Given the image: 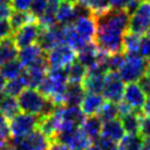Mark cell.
I'll list each match as a JSON object with an SVG mask.
<instances>
[{"instance_id":"6da1fadb","label":"cell","mask_w":150,"mask_h":150,"mask_svg":"<svg viewBox=\"0 0 150 150\" xmlns=\"http://www.w3.org/2000/svg\"><path fill=\"white\" fill-rule=\"evenodd\" d=\"M130 16L126 10L110 9L94 17L96 22V34L94 43L100 51L107 54L124 52L122 38L129 28Z\"/></svg>"},{"instance_id":"7a4b0ae2","label":"cell","mask_w":150,"mask_h":150,"mask_svg":"<svg viewBox=\"0 0 150 150\" xmlns=\"http://www.w3.org/2000/svg\"><path fill=\"white\" fill-rule=\"evenodd\" d=\"M67 83L69 81L65 69H49L38 89L45 97L52 99L56 105H63Z\"/></svg>"},{"instance_id":"3957f363","label":"cell","mask_w":150,"mask_h":150,"mask_svg":"<svg viewBox=\"0 0 150 150\" xmlns=\"http://www.w3.org/2000/svg\"><path fill=\"white\" fill-rule=\"evenodd\" d=\"M150 70L149 60L139 54H126L124 64L118 70V74L124 83H136L147 71Z\"/></svg>"},{"instance_id":"277c9868","label":"cell","mask_w":150,"mask_h":150,"mask_svg":"<svg viewBox=\"0 0 150 150\" xmlns=\"http://www.w3.org/2000/svg\"><path fill=\"white\" fill-rule=\"evenodd\" d=\"M50 140L39 129L25 137H11L9 147L11 150H47Z\"/></svg>"},{"instance_id":"5b68a950","label":"cell","mask_w":150,"mask_h":150,"mask_svg":"<svg viewBox=\"0 0 150 150\" xmlns=\"http://www.w3.org/2000/svg\"><path fill=\"white\" fill-rule=\"evenodd\" d=\"M47 97L38 88H24L18 95L17 100L20 110L32 115H40Z\"/></svg>"},{"instance_id":"8992f818","label":"cell","mask_w":150,"mask_h":150,"mask_svg":"<svg viewBox=\"0 0 150 150\" xmlns=\"http://www.w3.org/2000/svg\"><path fill=\"white\" fill-rule=\"evenodd\" d=\"M40 116L28 112H19L9 119V128L11 137H25L38 129Z\"/></svg>"},{"instance_id":"52a82bcc","label":"cell","mask_w":150,"mask_h":150,"mask_svg":"<svg viewBox=\"0 0 150 150\" xmlns=\"http://www.w3.org/2000/svg\"><path fill=\"white\" fill-rule=\"evenodd\" d=\"M76 52L66 43H61L47 52L49 69H65L76 60Z\"/></svg>"},{"instance_id":"ba28073f","label":"cell","mask_w":150,"mask_h":150,"mask_svg":"<svg viewBox=\"0 0 150 150\" xmlns=\"http://www.w3.org/2000/svg\"><path fill=\"white\" fill-rule=\"evenodd\" d=\"M61 43H65V27L64 25L56 23L49 28L41 27V31L39 33L37 44L45 53Z\"/></svg>"},{"instance_id":"9c48e42d","label":"cell","mask_w":150,"mask_h":150,"mask_svg":"<svg viewBox=\"0 0 150 150\" xmlns=\"http://www.w3.org/2000/svg\"><path fill=\"white\" fill-rule=\"evenodd\" d=\"M125 83L120 79L118 72L108 71L105 75V84L102 92L103 97L108 102L112 103H119L124 98V92H125Z\"/></svg>"},{"instance_id":"30bf717a","label":"cell","mask_w":150,"mask_h":150,"mask_svg":"<svg viewBox=\"0 0 150 150\" xmlns=\"http://www.w3.org/2000/svg\"><path fill=\"white\" fill-rule=\"evenodd\" d=\"M150 25V4L147 1L141 2L136 11L129 18L128 30L137 34L144 35L147 33Z\"/></svg>"},{"instance_id":"8fae6325","label":"cell","mask_w":150,"mask_h":150,"mask_svg":"<svg viewBox=\"0 0 150 150\" xmlns=\"http://www.w3.org/2000/svg\"><path fill=\"white\" fill-rule=\"evenodd\" d=\"M18 60L25 69L35 65H43L49 67L47 61V53L37 43L23 49H20L18 53Z\"/></svg>"},{"instance_id":"7c38bea8","label":"cell","mask_w":150,"mask_h":150,"mask_svg":"<svg viewBox=\"0 0 150 150\" xmlns=\"http://www.w3.org/2000/svg\"><path fill=\"white\" fill-rule=\"evenodd\" d=\"M40 31H41V25L39 24L38 20L32 21L18 29L17 31H14L12 33V39L17 47L20 50V49H23L25 47L37 43Z\"/></svg>"},{"instance_id":"4fadbf2b","label":"cell","mask_w":150,"mask_h":150,"mask_svg":"<svg viewBox=\"0 0 150 150\" xmlns=\"http://www.w3.org/2000/svg\"><path fill=\"white\" fill-rule=\"evenodd\" d=\"M124 100L132 109H142L146 102V95L137 83H128L124 92Z\"/></svg>"},{"instance_id":"5bb4252c","label":"cell","mask_w":150,"mask_h":150,"mask_svg":"<svg viewBox=\"0 0 150 150\" xmlns=\"http://www.w3.org/2000/svg\"><path fill=\"white\" fill-rule=\"evenodd\" d=\"M72 25L85 41L94 42L95 34H96V22L93 16L76 19Z\"/></svg>"},{"instance_id":"9a60e30c","label":"cell","mask_w":150,"mask_h":150,"mask_svg":"<svg viewBox=\"0 0 150 150\" xmlns=\"http://www.w3.org/2000/svg\"><path fill=\"white\" fill-rule=\"evenodd\" d=\"M86 92L82 83H67L63 105L67 106H80L84 99Z\"/></svg>"},{"instance_id":"2e32d148","label":"cell","mask_w":150,"mask_h":150,"mask_svg":"<svg viewBox=\"0 0 150 150\" xmlns=\"http://www.w3.org/2000/svg\"><path fill=\"white\" fill-rule=\"evenodd\" d=\"M105 102L106 99L104 98L102 94L86 93L80 106L85 116H92V115H97V112H99V109L102 108Z\"/></svg>"},{"instance_id":"e0dca14e","label":"cell","mask_w":150,"mask_h":150,"mask_svg":"<svg viewBox=\"0 0 150 150\" xmlns=\"http://www.w3.org/2000/svg\"><path fill=\"white\" fill-rule=\"evenodd\" d=\"M100 135L118 142L122 137L126 135V132H125V129L122 127L120 119L115 118V119H110L107 122H103Z\"/></svg>"},{"instance_id":"ac0fdd59","label":"cell","mask_w":150,"mask_h":150,"mask_svg":"<svg viewBox=\"0 0 150 150\" xmlns=\"http://www.w3.org/2000/svg\"><path fill=\"white\" fill-rule=\"evenodd\" d=\"M19 49L14 43L12 35L0 40V66L18 59Z\"/></svg>"},{"instance_id":"d6986e66","label":"cell","mask_w":150,"mask_h":150,"mask_svg":"<svg viewBox=\"0 0 150 150\" xmlns=\"http://www.w3.org/2000/svg\"><path fill=\"white\" fill-rule=\"evenodd\" d=\"M102 125L103 122L97 115H92V116H86L83 124L81 125V130L84 132L86 137H88L89 139L95 140L98 136H100V131H102Z\"/></svg>"},{"instance_id":"ffe728a7","label":"cell","mask_w":150,"mask_h":150,"mask_svg":"<svg viewBox=\"0 0 150 150\" xmlns=\"http://www.w3.org/2000/svg\"><path fill=\"white\" fill-rule=\"evenodd\" d=\"M49 70L47 66L35 65L30 67H24V75L27 79V84L29 88H38L42 83L43 79L45 77L47 72Z\"/></svg>"},{"instance_id":"44dd1931","label":"cell","mask_w":150,"mask_h":150,"mask_svg":"<svg viewBox=\"0 0 150 150\" xmlns=\"http://www.w3.org/2000/svg\"><path fill=\"white\" fill-rule=\"evenodd\" d=\"M141 114H142L141 109H139V110L132 109L130 112L119 117L126 134H131V135H138L139 134Z\"/></svg>"},{"instance_id":"7402d4cb","label":"cell","mask_w":150,"mask_h":150,"mask_svg":"<svg viewBox=\"0 0 150 150\" xmlns=\"http://www.w3.org/2000/svg\"><path fill=\"white\" fill-rule=\"evenodd\" d=\"M56 21L57 23L62 24L64 27L72 25L75 21L74 5L66 0H63L56 11Z\"/></svg>"},{"instance_id":"603a6c76","label":"cell","mask_w":150,"mask_h":150,"mask_svg":"<svg viewBox=\"0 0 150 150\" xmlns=\"http://www.w3.org/2000/svg\"><path fill=\"white\" fill-rule=\"evenodd\" d=\"M19 112H20V108H19L17 97H12L6 94L0 97V112L8 120L19 114Z\"/></svg>"},{"instance_id":"cb8c5ba5","label":"cell","mask_w":150,"mask_h":150,"mask_svg":"<svg viewBox=\"0 0 150 150\" xmlns=\"http://www.w3.org/2000/svg\"><path fill=\"white\" fill-rule=\"evenodd\" d=\"M24 88H28V84H27V79H25L24 72H22V74L20 76L12 79V80H9L6 83L4 94L12 96V97H18V95Z\"/></svg>"},{"instance_id":"d4e9b609","label":"cell","mask_w":150,"mask_h":150,"mask_svg":"<svg viewBox=\"0 0 150 150\" xmlns=\"http://www.w3.org/2000/svg\"><path fill=\"white\" fill-rule=\"evenodd\" d=\"M65 43L77 53L82 49H84L89 42L85 41L84 39L76 32L73 25H69V27H65Z\"/></svg>"},{"instance_id":"484cf974","label":"cell","mask_w":150,"mask_h":150,"mask_svg":"<svg viewBox=\"0 0 150 150\" xmlns=\"http://www.w3.org/2000/svg\"><path fill=\"white\" fill-rule=\"evenodd\" d=\"M66 75H67V81L70 83H82L87 73V69L85 67L79 60L72 62L70 65L66 66Z\"/></svg>"},{"instance_id":"4316f807","label":"cell","mask_w":150,"mask_h":150,"mask_svg":"<svg viewBox=\"0 0 150 150\" xmlns=\"http://www.w3.org/2000/svg\"><path fill=\"white\" fill-rule=\"evenodd\" d=\"M32 21H37V19L32 16L30 11H16L12 10V12L9 17V22L11 24L12 30L17 31L21 27L25 25L27 23H30Z\"/></svg>"},{"instance_id":"83f0119b","label":"cell","mask_w":150,"mask_h":150,"mask_svg":"<svg viewBox=\"0 0 150 150\" xmlns=\"http://www.w3.org/2000/svg\"><path fill=\"white\" fill-rule=\"evenodd\" d=\"M140 34H137L131 31H127L122 38V45H124V53L125 54H139V45L141 40Z\"/></svg>"},{"instance_id":"f1b7e54d","label":"cell","mask_w":150,"mask_h":150,"mask_svg":"<svg viewBox=\"0 0 150 150\" xmlns=\"http://www.w3.org/2000/svg\"><path fill=\"white\" fill-rule=\"evenodd\" d=\"M144 138L139 134H126L118 141V150H140L144 145Z\"/></svg>"},{"instance_id":"f546056e","label":"cell","mask_w":150,"mask_h":150,"mask_svg":"<svg viewBox=\"0 0 150 150\" xmlns=\"http://www.w3.org/2000/svg\"><path fill=\"white\" fill-rule=\"evenodd\" d=\"M24 67L23 65L20 63L18 59H16L13 61L8 62L4 65L0 66V73L2 74V76L5 77L7 81L16 79L22 74Z\"/></svg>"},{"instance_id":"4dcf8cb0","label":"cell","mask_w":150,"mask_h":150,"mask_svg":"<svg viewBox=\"0 0 150 150\" xmlns=\"http://www.w3.org/2000/svg\"><path fill=\"white\" fill-rule=\"evenodd\" d=\"M97 116L102 119V122H107L110 119L118 118L119 114H118L117 104L106 100L102 106V108L99 109V112H97Z\"/></svg>"},{"instance_id":"1f68e13d","label":"cell","mask_w":150,"mask_h":150,"mask_svg":"<svg viewBox=\"0 0 150 150\" xmlns=\"http://www.w3.org/2000/svg\"><path fill=\"white\" fill-rule=\"evenodd\" d=\"M112 9L126 10L129 16L134 13L141 4L140 0H108Z\"/></svg>"},{"instance_id":"d6a6232c","label":"cell","mask_w":150,"mask_h":150,"mask_svg":"<svg viewBox=\"0 0 150 150\" xmlns=\"http://www.w3.org/2000/svg\"><path fill=\"white\" fill-rule=\"evenodd\" d=\"M85 6L91 9L93 17H97L99 14L105 13L110 9L108 0H87Z\"/></svg>"},{"instance_id":"836d02e7","label":"cell","mask_w":150,"mask_h":150,"mask_svg":"<svg viewBox=\"0 0 150 150\" xmlns=\"http://www.w3.org/2000/svg\"><path fill=\"white\" fill-rule=\"evenodd\" d=\"M126 59V54L124 52H119V53H114V54H108L107 59L105 64L107 66L108 71H114V72H118L120 69V66L124 64Z\"/></svg>"},{"instance_id":"e575fe53","label":"cell","mask_w":150,"mask_h":150,"mask_svg":"<svg viewBox=\"0 0 150 150\" xmlns=\"http://www.w3.org/2000/svg\"><path fill=\"white\" fill-rule=\"evenodd\" d=\"M11 132L9 128V120L0 112V148L9 144Z\"/></svg>"},{"instance_id":"d590c367","label":"cell","mask_w":150,"mask_h":150,"mask_svg":"<svg viewBox=\"0 0 150 150\" xmlns=\"http://www.w3.org/2000/svg\"><path fill=\"white\" fill-rule=\"evenodd\" d=\"M94 145L97 146L100 150H118V142L114 141L104 136H98L95 140H93Z\"/></svg>"},{"instance_id":"8d00e7d4","label":"cell","mask_w":150,"mask_h":150,"mask_svg":"<svg viewBox=\"0 0 150 150\" xmlns=\"http://www.w3.org/2000/svg\"><path fill=\"white\" fill-rule=\"evenodd\" d=\"M47 2H49V0H31V5H30L29 11L38 20L44 13L45 8H47Z\"/></svg>"},{"instance_id":"74e56055","label":"cell","mask_w":150,"mask_h":150,"mask_svg":"<svg viewBox=\"0 0 150 150\" xmlns=\"http://www.w3.org/2000/svg\"><path fill=\"white\" fill-rule=\"evenodd\" d=\"M139 55L145 57L147 60H150V35L144 34L141 37L140 45H139Z\"/></svg>"},{"instance_id":"f35d334b","label":"cell","mask_w":150,"mask_h":150,"mask_svg":"<svg viewBox=\"0 0 150 150\" xmlns=\"http://www.w3.org/2000/svg\"><path fill=\"white\" fill-rule=\"evenodd\" d=\"M139 135L144 140L150 139V118L144 115V112L140 116V128H139Z\"/></svg>"},{"instance_id":"ab89813d","label":"cell","mask_w":150,"mask_h":150,"mask_svg":"<svg viewBox=\"0 0 150 150\" xmlns=\"http://www.w3.org/2000/svg\"><path fill=\"white\" fill-rule=\"evenodd\" d=\"M137 84L139 85L141 91L145 93L146 97H150V70L147 71L145 74L137 81Z\"/></svg>"},{"instance_id":"60d3db41","label":"cell","mask_w":150,"mask_h":150,"mask_svg":"<svg viewBox=\"0 0 150 150\" xmlns=\"http://www.w3.org/2000/svg\"><path fill=\"white\" fill-rule=\"evenodd\" d=\"M12 33H13V30L11 28L9 19L0 20V40H2L5 38L11 37Z\"/></svg>"},{"instance_id":"b9f144b4","label":"cell","mask_w":150,"mask_h":150,"mask_svg":"<svg viewBox=\"0 0 150 150\" xmlns=\"http://www.w3.org/2000/svg\"><path fill=\"white\" fill-rule=\"evenodd\" d=\"M31 0H11L10 6L16 11H29Z\"/></svg>"},{"instance_id":"7bdbcfd3","label":"cell","mask_w":150,"mask_h":150,"mask_svg":"<svg viewBox=\"0 0 150 150\" xmlns=\"http://www.w3.org/2000/svg\"><path fill=\"white\" fill-rule=\"evenodd\" d=\"M12 8L11 6L8 4H1L0 5V20H4V19H9L10 14L12 12Z\"/></svg>"},{"instance_id":"ee69618b","label":"cell","mask_w":150,"mask_h":150,"mask_svg":"<svg viewBox=\"0 0 150 150\" xmlns=\"http://www.w3.org/2000/svg\"><path fill=\"white\" fill-rule=\"evenodd\" d=\"M47 150H70L69 147H66L65 145H62L59 142H51Z\"/></svg>"},{"instance_id":"f6af8a7d","label":"cell","mask_w":150,"mask_h":150,"mask_svg":"<svg viewBox=\"0 0 150 150\" xmlns=\"http://www.w3.org/2000/svg\"><path fill=\"white\" fill-rule=\"evenodd\" d=\"M142 112L145 116L150 118V97H148V99H146L145 105L142 107Z\"/></svg>"},{"instance_id":"bcb514c9","label":"cell","mask_w":150,"mask_h":150,"mask_svg":"<svg viewBox=\"0 0 150 150\" xmlns=\"http://www.w3.org/2000/svg\"><path fill=\"white\" fill-rule=\"evenodd\" d=\"M6 83H7V80L2 76V74L0 73V97L4 95V89H5Z\"/></svg>"},{"instance_id":"7dc6e473","label":"cell","mask_w":150,"mask_h":150,"mask_svg":"<svg viewBox=\"0 0 150 150\" xmlns=\"http://www.w3.org/2000/svg\"><path fill=\"white\" fill-rule=\"evenodd\" d=\"M140 150H150V139L144 141V145H142Z\"/></svg>"},{"instance_id":"c3c4849f","label":"cell","mask_w":150,"mask_h":150,"mask_svg":"<svg viewBox=\"0 0 150 150\" xmlns=\"http://www.w3.org/2000/svg\"><path fill=\"white\" fill-rule=\"evenodd\" d=\"M86 150H100V149H99V148L97 147V146H95L94 144H92V145L89 146V147H88V148H87Z\"/></svg>"},{"instance_id":"681fc988","label":"cell","mask_w":150,"mask_h":150,"mask_svg":"<svg viewBox=\"0 0 150 150\" xmlns=\"http://www.w3.org/2000/svg\"><path fill=\"white\" fill-rule=\"evenodd\" d=\"M10 2H11V0H0V5L1 4H8V5H10Z\"/></svg>"},{"instance_id":"f907efd6","label":"cell","mask_w":150,"mask_h":150,"mask_svg":"<svg viewBox=\"0 0 150 150\" xmlns=\"http://www.w3.org/2000/svg\"><path fill=\"white\" fill-rule=\"evenodd\" d=\"M0 150H11V149H10V147H9V144H8V145L5 146V147H1Z\"/></svg>"},{"instance_id":"816d5d0a","label":"cell","mask_w":150,"mask_h":150,"mask_svg":"<svg viewBox=\"0 0 150 150\" xmlns=\"http://www.w3.org/2000/svg\"><path fill=\"white\" fill-rule=\"evenodd\" d=\"M66 1H69V2H71V4H76L79 0H66Z\"/></svg>"},{"instance_id":"f5cc1de1","label":"cell","mask_w":150,"mask_h":150,"mask_svg":"<svg viewBox=\"0 0 150 150\" xmlns=\"http://www.w3.org/2000/svg\"><path fill=\"white\" fill-rule=\"evenodd\" d=\"M146 34H148V35H150V25H149V28H148V31H147V33Z\"/></svg>"},{"instance_id":"db71d44e","label":"cell","mask_w":150,"mask_h":150,"mask_svg":"<svg viewBox=\"0 0 150 150\" xmlns=\"http://www.w3.org/2000/svg\"><path fill=\"white\" fill-rule=\"evenodd\" d=\"M140 1H146V0H140Z\"/></svg>"},{"instance_id":"11a10c76","label":"cell","mask_w":150,"mask_h":150,"mask_svg":"<svg viewBox=\"0 0 150 150\" xmlns=\"http://www.w3.org/2000/svg\"><path fill=\"white\" fill-rule=\"evenodd\" d=\"M149 63H150V60H149Z\"/></svg>"},{"instance_id":"9f6ffc18","label":"cell","mask_w":150,"mask_h":150,"mask_svg":"<svg viewBox=\"0 0 150 150\" xmlns=\"http://www.w3.org/2000/svg\"><path fill=\"white\" fill-rule=\"evenodd\" d=\"M149 4H150V2H149Z\"/></svg>"}]
</instances>
